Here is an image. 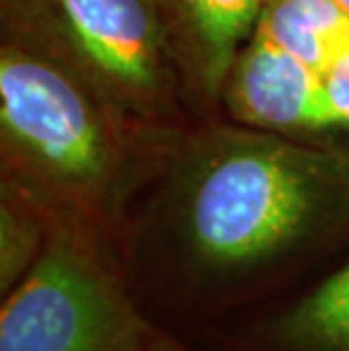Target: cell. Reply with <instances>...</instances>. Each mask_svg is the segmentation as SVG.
Segmentation results:
<instances>
[{
	"label": "cell",
	"mask_w": 349,
	"mask_h": 351,
	"mask_svg": "<svg viewBox=\"0 0 349 351\" xmlns=\"http://www.w3.org/2000/svg\"><path fill=\"white\" fill-rule=\"evenodd\" d=\"M118 247L154 326L197 342L349 252V143L195 123L132 199Z\"/></svg>",
	"instance_id": "6da1fadb"
},
{
	"label": "cell",
	"mask_w": 349,
	"mask_h": 351,
	"mask_svg": "<svg viewBox=\"0 0 349 351\" xmlns=\"http://www.w3.org/2000/svg\"><path fill=\"white\" fill-rule=\"evenodd\" d=\"M177 136L134 125L53 59L0 39V177L53 213L121 245L132 199Z\"/></svg>",
	"instance_id": "7a4b0ae2"
},
{
	"label": "cell",
	"mask_w": 349,
	"mask_h": 351,
	"mask_svg": "<svg viewBox=\"0 0 349 351\" xmlns=\"http://www.w3.org/2000/svg\"><path fill=\"white\" fill-rule=\"evenodd\" d=\"M0 34L147 132L175 136L202 123L154 0H0Z\"/></svg>",
	"instance_id": "3957f363"
},
{
	"label": "cell",
	"mask_w": 349,
	"mask_h": 351,
	"mask_svg": "<svg viewBox=\"0 0 349 351\" xmlns=\"http://www.w3.org/2000/svg\"><path fill=\"white\" fill-rule=\"evenodd\" d=\"M157 326L102 231L53 213L41 256L0 302V351H145Z\"/></svg>",
	"instance_id": "277c9868"
},
{
	"label": "cell",
	"mask_w": 349,
	"mask_h": 351,
	"mask_svg": "<svg viewBox=\"0 0 349 351\" xmlns=\"http://www.w3.org/2000/svg\"><path fill=\"white\" fill-rule=\"evenodd\" d=\"M220 111L227 121L288 138L349 143V125L326 77L258 29L234 59Z\"/></svg>",
	"instance_id": "5b68a950"
},
{
	"label": "cell",
	"mask_w": 349,
	"mask_h": 351,
	"mask_svg": "<svg viewBox=\"0 0 349 351\" xmlns=\"http://www.w3.org/2000/svg\"><path fill=\"white\" fill-rule=\"evenodd\" d=\"M195 345L206 351H349V252L291 295Z\"/></svg>",
	"instance_id": "8992f818"
},
{
	"label": "cell",
	"mask_w": 349,
	"mask_h": 351,
	"mask_svg": "<svg viewBox=\"0 0 349 351\" xmlns=\"http://www.w3.org/2000/svg\"><path fill=\"white\" fill-rule=\"evenodd\" d=\"M202 121L222 118L234 59L256 32L268 0H154Z\"/></svg>",
	"instance_id": "52a82bcc"
},
{
	"label": "cell",
	"mask_w": 349,
	"mask_h": 351,
	"mask_svg": "<svg viewBox=\"0 0 349 351\" xmlns=\"http://www.w3.org/2000/svg\"><path fill=\"white\" fill-rule=\"evenodd\" d=\"M256 29L324 75L349 43V14L336 0H268Z\"/></svg>",
	"instance_id": "ba28073f"
},
{
	"label": "cell",
	"mask_w": 349,
	"mask_h": 351,
	"mask_svg": "<svg viewBox=\"0 0 349 351\" xmlns=\"http://www.w3.org/2000/svg\"><path fill=\"white\" fill-rule=\"evenodd\" d=\"M50 231L53 211L21 184L0 177V300L36 263Z\"/></svg>",
	"instance_id": "9c48e42d"
},
{
	"label": "cell",
	"mask_w": 349,
	"mask_h": 351,
	"mask_svg": "<svg viewBox=\"0 0 349 351\" xmlns=\"http://www.w3.org/2000/svg\"><path fill=\"white\" fill-rule=\"evenodd\" d=\"M326 86L333 98V104L343 114V118L349 125V43L336 55V59L324 71Z\"/></svg>",
	"instance_id": "30bf717a"
},
{
	"label": "cell",
	"mask_w": 349,
	"mask_h": 351,
	"mask_svg": "<svg viewBox=\"0 0 349 351\" xmlns=\"http://www.w3.org/2000/svg\"><path fill=\"white\" fill-rule=\"evenodd\" d=\"M145 351H206V349L186 340V338H182V335H175L170 331H163V328H157Z\"/></svg>",
	"instance_id": "8fae6325"
},
{
	"label": "cell",
	"mask_w": 349,
	"mask_h": 351,
	"mask_svg": "<svg viewBox=\"0 0 349 351\" xmlns=\"http://www.w3.org/2000/svg\"><path fill=\"white\" fill-rule=\"evenodd\" d=\"M336 3H338V5L343 7V10H345V12L349 14V0H336Z\"/></svg>",
	"instance_id": "7c38bea8"
}]
</instances>
